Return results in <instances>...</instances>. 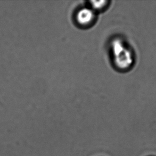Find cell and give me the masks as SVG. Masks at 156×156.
<instances>
[{"label":"cell","mask_w":156,"mask_h":156,"mask_svg":"<svg viewBox=\"0 0 156 156\" xmlns=\"http://www.w3.org/2000/svg\"><path fill=\"white\" fill-rule=\"evenodd\" d=\"M112 55L116 67L120 69H127L134 62L133 53L126 46L120 38L115 39L111 44Z\"/></svg>","instance_id":"obj_1"},{"label":"cell","mask_w":156,"mask_h":156,"mask_svg":"<svg viewBox=\"0 0 156 156\" xmlns=\"http://www.w3.org/2000/svg\"><path fill=\"white\" fill-rule=\"evenodd\" d=\"M97 13L89 6L80 9L75 16V20L79 26L83 28L91 27L95 23Z\"/></svg>","instance_id":"obj_2"},{"label":"cell","mask_w":156,"mask_h":156,"mask_svg":"<svg viewBox=\"0 0 156 156\" xmlns=\"http://www.w3.org/2000/svg\"><path fill=\"white\" fill-rule=\"evenodd\" d=\"M110 1H90L88 6L92 9L96 13L105 10L109 5Z\"/></svg>","instance_id":"obj_3"}]
</instances>
